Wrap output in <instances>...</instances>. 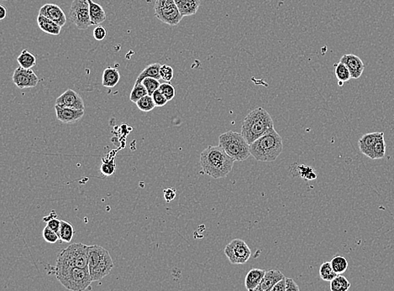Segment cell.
Segmentation results:
<instances>
[{"label":"cell","mask_w":394,"mask_h":291,"mask_svg":"<svg viewBox=\"0 0 394 291\" xmlns=\"http://www.w3.org/2000/svg\"><path fill=\"white\" fill-rule=\"evenodd\" d=\"M235 161L220 146H208L200 155L203 173L215 179L226 177L233 169Z\"/></svg>","instance_id":"6da1fadb"},{"label":"cell","mask_w":394,"mask_h":291,"mask_svg":"<svg viewBox=\"0 0 394 291\" xmlns=\"http://www.w3.org/2000/svg\"><path fill=\"white\" fill-rule=\"evenodd\" d=\"M250 154L262 162H273L284 150V142L274 127L250 144Z\"/></svg>","instance_id":"7a4b0ae2"},{"label":"cell","mask_w":394,"mask_h":291,"mask_svg":"<svg viewBox=\"0 0 394 291\" xmlns=\"http://www.w3.org/2000/svg\"><path fill=\"white\" fill-rule=\"evenodd\" d=\"M273 127V120L268 112L264 108H258L245 117L241 126V134L248 143L251 144Z\"/></svg>","instance_id":"3957f363"},{"label":"cell","mask_w":394,"mask_h":291,"mask_svg":"<svg viewBox=\"0 0 394 291\" xmlns=\"http://www.w3.org/2000/svg\"><path fill=\"white\" fill-rule=\"evenodd\" d=\"M113 259L107 249L99 245L88 246L87 269L92 281H99L109 275L113 268Z\"/></svg>","instance_id":"277c9868"},{"label":"cell","mask_w":394,"mask_h":291,"mask_svg":"<svg viewBox=\"0 0 394 291\" xmlns=\"http://www.w3.org/2000/svg\"><path fill=\"white\" fill-rule=\"evenodd\" d=\"M54 272L57 280L69 290H85L94 282L87 268L55 267Z\"/></svg>","instance_id":"5b68a950"},{"label":"cell","mask_w":394,"mask_h":291,"mask_svg":"<svg viewBox=\"0 0 394 291\" xmlns=\"http://www.w3.org/2000/svg\"><path fill=\"white\" fill-rule=\"evenodd\" d=\"M219 146L236 161H244L250 157V144L241 133L228 131L219 138Z\"/></svg>","instance_id":"8992f818"},{"label":"cell","mask_w":394,"mask_h":291,"mask_svg":"<svg viewBox=\"0 0 394 291\" xmlns=\"http://www.w3.org/2000/svg\"><path fill=\"white\" fill-rule=\"evenodd\" d=\"M87 245L83 244L70 245L60 253L56 267L87 268Z\"/></svg>","instance_id":"52a82bcc"},{"label":"cell","mask_w":394,"mask_h":291,"mask_svg":"<svg viewBox=\"0 0 394 291\" xmlns=\"http://www.w3.org/2000/svg\"><path fill=\"white\" fill-rule=\"evenodd\" d=\"M154 10L160 21L171 26H177L183 18L174 0H156Z\"/></svg>","instance_id":"ba28073f"},{"label":"cell","mask_w":394,"mask_h":291,"mask_svg":"<svg viewBox=\"0 0 394 291\" xmlns=\"http://www.w3.org/2000/svg\"><path fill=\"white\" fill-rule=\"evenodd\" d=\"M69 19L79 30H86L92 26L87 0H74L72 3Z\"/></svg>","instance_id":"9c48e42d"},{"label":"cell","mask_w":394,"mask_h":291,"mask_svg":"<svg viewBox=\"0 0 394 291\" xmlns=\"http://www.w3.org/2000/svg\"><path fill=\"white\" fill-rule=\"evenodd\" d=\"M224 252L232 264H244L251 255L250 248L245 241L240 238H236L227 245Z\"/></svg>","instance_id":"30bf717a"},{"label":"cell","mask_w":394,"mask_h":291,"mask_svg":"<svg viewBox=\"0 0 394 291\" xmlns=\"http://www.w3.org/2000/svg\"><path fill=\"white\" fill-rule=\"evenodd\" d=\"M13 82L19 89L35 87L39 82V78L31 69L23 68L19 66L14 70Z\"/></svg>","instance_id":"8fae6325"},{"label":"cell","mask_w":394,"mask_h":291,"mask_svg":"<svg viewBox=\"0 0 394 291\" xmlns=\"http://www.w3.org/2000/svg\"><path fill=\"white\" fill-rule=\"evenodd\" d=\"M56 105L64 108L85 110V105L82 96L73 89H67L56 100Z\"/></svg>","instance_id":"7c38bea8"},{"label":"cell","mask_w":394,"mask_h":291,"mask_svg":"<svg viewBox=\"0 0 394 291\" xmlns=\"http://www.w3.org/2000/svg\"><path fill=\"white\" fill-rule=\"evenodd\" d=\"M39 14H42L52 21L56 22L61 27H63L66 23V16L63 10L54 4H45L40 8Z\"/></svg>","instance_id":"4fadbf2b"},{"label":"cell","mask_w":394,"mask_h":291,"mask_svg":"<svg viewBox=\"0 0 394 291\" xmlns=\"http://www.w3.org/2000/svg\"><path fill=\"white\" fill-rule=\"evenodd\" d=\"M340 61L345 64L347 68L349 69L352 78L358 79L361 78L365 70V65L360 57L354 54L344 55Z\"/></svg>","instance_id":"5bb4252c"},{"label":"cell","mask_w":394,"mask_h":291,"mask_svg":"<svg viewBox=\"0 0 394 291\" xmlns=\"http://www.w3.org/2000/svg\"><path fill=\"white\" fill-rule=\"evenodd\" d=\"M55 110L57 119L64 124H74L78 122L84 115V110L64 108L58 105H55Z\"/></svg>","instance_id":"9a60e30c"},{"label":"cell","mask_w":394,"mask_h":291,"mask_svg":"<svg viewBox=\"0 0 394 291\" xmlns=\"http://www.w3.org/2000/svg\"><path fill=\"white\" fill-rule=\"evenodd\" d=\"M284 274L279 270H268L265 273L264 277L261 284L256 288L255 291H271L277 282L284 279Z\"/></svg>","instance_id":"2e32d148"},{"label":"cell","mask_w":394,"mask_h":291,"mask_svg":"<svg viewBox=\"0 0 394 291\" xmlns=\"http://www.w3.org/2000/svg\"><path fill=\"white\" fill-rule=\"evenodd\" d=\"M383 135H384L383 132H374V133L364 134L358 141L359 149L361 152L366 155V157H368L373 146L375 144L376 141Z\"/></svg>","instance_id":"e0dca14e"},{"label":"cell","mask_w":394,"mask_h":291,"mask_svg":"<svg viewBox=\"0 0 394 291\" xmlns=\"http://www.w3.org/2000/svg\"><path fill=\"white\" fill-rule=\"evenodd\" d=\"M37 23L40 31L51 35H58L61 33L62 27L52 19H48L42 14H38Z\"/></svg>","instance_id":"ac0fdd59"},{"label":"cell","mask_w":394,"mask_h":291,"mask_svg":"<svg viewBox=\"0 0 394 291\" xmlns=\"http://www.w3.org/2000/svg\"><path fill=\"white\" fill-rule=\"evenodd\" d=\"M182 16H191L196 14L200 7V0H174Z\"/></svg>","instance_id":"d6986e66"},{"label":"cell","mask_w":394,"mask_h":291,"mask_svg":"<svg viewBox=\"0 0 394 291\" xmlns=\"http://www.w3.org/2000/svg\"><path fill=\"white\" fill-rule=\"evenodd\" d=\"M87 2L89 4L90 19H91L92 26H98L105 21L106 13L101 5L92 0H87Z\"/></svg>","instance_id":"ffe728a7"},{"label":"cell","mask_w":394,"mask_h":291,"mask_svg":"<svg viewBox=\"0 0 394 291\" xmlns=\"http://www.w3.org/2000/svg\"><path fill=\"white\" fill-rule=\"evenodd\" d=\"M266 271L261 269H252L248 272L245 280V285L247 290H255L256 288L261 284L264 277Z\"/></svg>","instance_id":"44dd1931"},{"label":"cell","mask_w":394,"mask_h":291,"mask_svg":"<svg viewBox=\"0 0 394 291\" xmlns=\"http://www.w3.org/2000/svg\"><path fill=\"white\" fill-rule=\"evenodd\" d=\"M121 80V74L119 70L113 67H107L103 72L102 84L105 87H115Z\"/></svg>","instance_id":"7402d4cb"},{"label":"cell","mask_w":394,"mask_h":291,"mask_svg":"<svg viewBox=\"0 0 394 291\" xmlns=\"http://www.w3.org/2000/svg\"><path fill=\"white\" fill-rule=\"evenodd\" d=\"M160 66L161 65L159 63L151 64L147 66L142 72L140 73V75L135 81V85L142 83V81L147 78H156L157 80H160L161 78L160 75Z\"/></svg>","instance_id":"603a6c76"},{"label":"cell","mask_w":394,"mask_h":291,"mask_svg":"<svg viewBox=\"0 0 394 291\" xmlns=\"http://www.w3.org/2000/svg\"><path fill=\"white\" fill-rule=\"evenodd\" d=\"M386 149H387V143L384 140V135L380 137L378 140L376 141L375 144L373 146L372 151L368 158L372 160H379L384 157L386 154Z\"/></svg>","instance_id":"cb8c5ba5"},{"label":"cell","mask_w":394,"mask_h":291,"mask_svg":"<svg viewBox=\"0 0 394 291\" xmlns=\"http://www.w3.org/2000/svg\"><path fill=\"white\" fill-rule=\"evenodd\" d=\"M17 61L19 66L26 69H31L33 66H36V57L26 49L22 51L21 53L17 58Z\"/></svg>","instance_id":"d4e9b609"},{"label":"cell","mask_w":394,"mask_h":291,"mask_svg":"<svg viewBox=\"0 0 394 291\" xmlns=\"http://www.w3.org/2000/svg\"><path fill=\"white\" fill-rule=\"evenodd\" d=\"M74 234H75V231L71 223L68 222L61 221L59 231L60 241L68 244L71 242Z\"/></svg>","instance_id":"484cf974"},{"label":"cell","mask_w":394,"mask_h":291,"mask_svg":"<svg viewBox=\"0 0 394 291\" xmlns=\"http://www.w3.org/2000/svg\"><path fill=\"white\" fill-rule=\"evenodd\" d=\"M335 66V77L337 78L340 86H343L345 82H348V81L352 79V76H351L349 69L347 68V66H345V64L340 61Z\"/></svg>","instance_id":"4316f807"},{"label":"cell","mask_w":394,"mask_h":291,"mask_svg":"<svg viewBox=\"0 0 394 291\" xmlns=\"http://www.w3.org/2000/svg\"><path fill=\"white\" fill-rule=\"evenodd\" d=\"M351 288V283L345 276L338 275L331 281V291H347Z\"/></svg>","instance_id":"83f0119b"},{"label":"cell","mask_w":394,"mask_h":291,"mask_svg":"<svg viewBox=\"0 0 394 291\" xmlns=\"http://www.w3.org/2000/svg\"><path fill=\"white\" fill-rule=\"evenodd\" d=\"M337 275L333 270L331 262H325L319 268V276L323 281L331 282Z\"/></svg>","instance_id":"f1b7e54d"},{"label":"cell","mask_w":394,"mask_h":291,"mask_svg":"<svg viewBox=\"0 0 394 291\" xmlns=\"http://www.w3.org/2000/svg\"><path fill=\"white\" fill-rule=\"evenodd\" d=\"M331 266L337 275H342L348 268V262L344 256H335L331 259Z\"/></svg>","instance_id":"f546056e"},{"label":"cell","mask_w":394,"mask_h":291,"mask_svg":"<svg viewBox=\"0 0 394 291\" xmlns=\"http://www.w3.org/2000/svg\"><path fill=\"white\" fill-rule=\"evenodd\" d=\"M135 104L140 110L142 111V112H147V113L153 110L154 108L156 107L153 98L149 94L140 99L139 101L137 102Z\"/></svg>","instance_id":"4dcf8cb0"},{"label":"cell","mask_w":394,"mask_h":291,"mask_svg":"<svg viewBox=\"0 0 394 291\" xmlns=\"http://www.w3.org/2000/svg\"><path fill=\"white\" fill-rule=\"evenodd\" d=\"M148 94L147 88L145 87L143 83H140V84L134 85L131 93H130V101L136 104L137 102L139 101L140 99L143 98Z\"/></svg>","instance_id":"1f68e13d"},{"label":"cell","mask_w":394,"mask_h":291,"mask_svg":"<svg viewBox=\"0 0 394 291\" xmlns=\"http://www.w3.org/2000/svg\"><path fill=\"white\" fill-rule=\"evenodd\" d=\"M297 171H298V175L301 176V178L305 179L307 181H312V180H315L317 178L316 172L312 167L301 164V165L297 166Z\"/></svg>","instance_id":"d6a6232c"},{"label":"cell","mask_w":394,"mask_h":291,"mask_svg":"<svg viewBox=\"0 0 394 291\" xmlns=\"http://www.w3.org/2000/svg\"><path fill=\"white\" fill-rule=\"evenodd\" d=\"M142 83L144 84L149 95H151V96H152V94L156 92V90L159 89V87H160V84H161L159 82V80H157L156 78H145L144 80L142 81Z\"/></svg>","instance_id":"836d02e7"},{"label":"cell","mask_w":394,"mask_h":291,"mask_svg":"<svg viewBox=\"0 0 394 291\" xmlns=\"http://www.w3.org/2000/svg\"><path fill=\"white\" fill-rule=\"evenodd\" d=\"M159 90L167 98L168 101H171L174 99L175 95H176V90L170 82H166L164 83H161L160 87H159Z\"/></svg>","instance_id":"e575fe53"},{"label":"cell","mask_w":394,"mask_h":291,"mask_svg":"<svg viewBox=\"0 0 394 291\" xmlns=\"http://www.w3.org/2000/svg\"><path fill=\"white\" fill-rule=\"evenodd\" d=\"M43 238L45 239V242L51 245H54L56 243L60 241L59 235L56 232L52 230L49 227L45 226V228L43 229L42 232Z\"/></svg>","instance_id":"d590c367"},{"label":"cell","mask_w":394,"mask_h":291,"mask_svg":"<svg viewBox=\"0 0 394 291\" xmlns=\"http://www.w3.org/2000/svg\"><path fill=\"white\" fill-rule=\"evenodd\" d=\"M54 213V211H52L51 216H45L44 217V221L47 222V226L49 227L52 230L54 231L57 234L59 235L60 227H61V220L57 219V215L54 216H52Z\"/></svg>","instance_id":"8d00e7d4"},{"label":"cell","mask_w":394,"mask_h":291,"mask_svg":"<svg viewBox=\"0 0 394 291\" xmlns=\"http://www.w3.org/2000/svg\"><path fill=\"white\" fill-rule=\"evenodd\" d=\"M160 78L165 82H169L173 80L174 77V70L173 67L168 65H161L160 69Z\"/></svg>","instance_id":"74e56055"},{"label":"cell","mask_w":394,"mask_h":291,"mask_svg":"<svg viewBox=\"0 0 394 291\" xmlns=\"http://www.w3.org/2000/svg\"><path fill=\"white\" fill-rule=\"evenodd\" d=\"M100 169L104 176H109L113 175L115 172L116 169L115 160L113 159V160H108L106 162L104 160V163L102 164Z\"/></svg>","instance_id":"f35d334b"},{"label":"cell","mask_w":394,"mask_h":291,"mask_svg":"<svg viewBox=\"0 0 394 291\" xmlns=\"http://www.w3.org/2000/svg\"><path fill=\"white\" fill-rule=\"evenodd\" d=\"M152 98H153L156 107H159V108L165 106L166 104H168V102H169L159 89L156 90V92L152 94Z\"/></svg>","instance_id":"ab89813d"},{"label":"cell","mask_w":394,"mask_h":291,"mask_svg":"<svg viewBox=\"0 0 394 291\" xmlns=\"http://www.w3.org/2000/svg\"><path fill=\"white\" fill-rule=\"evenodd\" d=\"M92 35H94V37H95V40L101 41V40H104L105 37H106L107 31L106 30H105V28L103 27V26H98L94 30Z\"/></svg>","instance_id":"60d3db41"},{"label":"cell","mask_w":394,"mask_h":291,"mask_svg":"<svg viewBox=\"0 0 394 291\" xmlns=\"http://www.w3.org/2000/svg\"><path fill=\"white\" fill-rule=\"evenodd\" d=\"M299 291V287L297 286L294 280L291 278H286V291Z\"/></svg>","instance_id":"b9f144b4"},{"label":"cell","mask_w":394,"mask_h":291,"mask_svg":"<svg viewBox=\"0 0 394 291\" xmlns=\"http://www.w3.org/2000/svg\"><path fill=\"white\" fill-rule=\"evenodd\" d=\"M175 197H176V190L173 188H168L167 190H164V198H165L167 202L173 201Z\"/></svg>","instance_id":"7bdbcfd3"},{"label":"cell","mask_w":394,"mask_h":291,"mask_svg":"<svg viewBox=\"0 0 394 291\" xmlns=\"http://www.w3.org/2000/svg\"><path fill=\"white\" fill-rule=\"evenodd\" d=\"M271 291H286V277L277 282V284L272 288Z\"/></svg>","instance_id":"ee69618b"},{"label":"cell","mask_w":394,"mask_h":291,"mask_svg":"<svg viewBox=\"0 0 394 291\" xmlns=\"http://www.w3.org/2000/svg\"><path fill=\"white\" fill-rule=\"evenodd\" d=\"M7 16V9L4 5H0V19H5Z\"/></svg>","instance_id":"f6af8a7d"},{"label":"cell","mask_w":394,"mask_h":291,"mask_svg":"<svg viewBox=\"0 0 394 291\" xmlns=\"http://www.w3.org/2000/svg\"><path fill=\"white\" fill-rule=\"evenodd\" d=\"M2 1H7V0H2Z\"/></svg>","instance_id":"bcb514c9"}]
</instances>
